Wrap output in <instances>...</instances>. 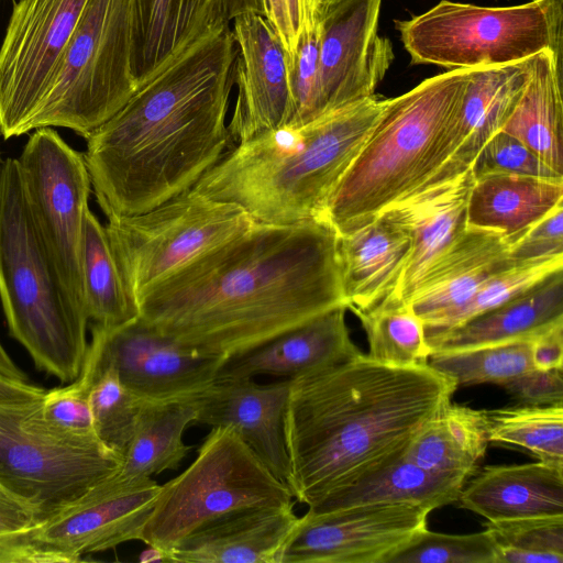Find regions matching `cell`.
<instances>
[{
	"instance_id": "obj_13",
	"label": "cell",
	"mask_w": 563,
	"mask_h": 563,
	"mask_svg": "<svg viewBox=\"0 0 563 563\" xmlns=\"http://www.w3.org/2000/svg\"><path fill=\"white\" fill-rule=\"evenodd\" d=\"M89 0H19L0 47V135L29 133Z\"/></svg>"
},
{
	"instance_id": "obj_45",
	"label": "cell",
	"mask_w": 563,
	"mask_h": 563,
	"mask_svg": "<svg viewBox=\"0 0 563 563\" xmlns=\"http://www.w3.org/2000/svg\"><path fill=\"white\" fill-rule=\"evenodd\" d=\"M265 3L266 18L292 62L301 34L320 22L319 1L265 0Z\"/></svg>"
},
{
	"instance_id": "obj_53",
	"label": "cell",
	"mask_w": 563,
	"mask_h": 563,
	"mask_svg": "<svg viewBox=\"0 0 563 563\" xmlns=\"http://www.w3.org/2000/svg\"><path fill=\"white\" fill-rule=\"evenodd\" d=\"M0 374L3 376L18 380V382H29L27 376L13 363L11 357L8 355L5 350L2 347L0 343Z\"/></svg>"
},
{
	"instance_id": "obj_33",
	"label": "cell",
	"mask_w": 563,
	"mask_h": 563,
	"mask_svg": "<svg viewBox=\"0 0 563 563\" xmlns=\"http://www.w3.org/2000/svg\"><path fill=\"white\" fill-rule=\"evenodd\" d=\"M196 410L188 400H143L132 439L112 477L119 482L152 478L177 470L188 454L183 435L195 422Z\"/></svg>"
},
{
	"instance_id": "obj_14",
	"label": "cell",
	"mask_w": 563,
	"mask_h": 563,
	"mask_svg": "<svg viewBox=\"0 0 563 563\" xmlns=\"http://www.w3.org/2000/svg\"><path fill=\"white\" fill-rule=\"evenodd\" d=\"M223 360L185 349L137 317L115 328L92 324L79 377L91 386L111 371L142 400H185L216 379Z\"/></svg>"
},
{
	"instance_id": "obj_51",
	"label": "cell",
	"mask_w": 563,
	"mask_h": 563,
	"mask_svg": "<svg viewBox=\"0 0 563 563\" xmlns=\"http://www.w3.org/2000/svg\"><path fill=\"white\" fill-rule=\"evenodd\" d=\"M45 393L43 387L13 380L0 374V402H32L42 399Z\"/></svg>"
},
{
	"instance_id": "obj_55",
	"label": "cell",
	"mask_w": 563,
	"mask_h": 563,
	"mask_svg": "<svg viewBox=\"0 0 563 563\" xmlns=\"http://www.w3.org/2000/svg\"><path fill=\"white\" fill-rule=\"evenodd\" d=\"M2 164H3V161H2V157H1V151H0V172H1V168H2Z\"/></svg>"
},
{
	"instance_id": "obj_46",
	"label": "cell",
	"mask_w": 563,
	"mask_h": 563,
	"mask_svg": "<svg viewBox=\"0 0 563 563\" xmlns=\"http://www.w3.org/2000/svg\"><path fill=\"white\" fill-rule=\"evenodd\" d=\"M563 256V203L520 234L509 246L514 263Z\"/></svg>"
},
{
	"instance_id": "obj_7",
	"label": "cell",
	"mask_w": 563,
	"mask_h": 563,
	"mask_svg": "<svg viewBox=\"0 0 563 563\" xmlns=\"http://www.w3.org/2000/svg\"><path fill=\"white\" fill-rule=\"evenodd\" d=\"M562 21L563 0L501 8L442 0L395 27L412 64L451 70L508 65L545 49L562 57Z\"/></svg>"
},
{
	"instance_id": "obj_10",
	"label": "cell",
	"mask_w": 563,
	"mask_h": 563,
	"mask_svg": "<svg viewBox=\"0 0 563 563\" xmlns=\"http://www.w3.org/2000/svg\"><path fill=\"white\" fill-rule=\"evenodd\" d=\"M107 219L109 242L135 305L146 289L255 223L239 205L191 189L145 212Z\"/></svg>"
},
{
	"instance_id": "obj_35",
	"label": "cell",
	"mask_w": 563,
	"mask_h": 563,
	"mask_svg": "<svg viewBox=\"0 0 563 563\" xmlns=\"http://www.w3.org/2000/svg\"><path fill=\"white\" fill-rule=\"evenodd\" d=\"M354 313L366 333L369 358L399 367L428 363L431 350L424 323L408 305L382 301Z\"/></svg>"
},
{
	"instance_id": "obj_2",
	"label": "cell",
	"mask_w": 563,
	"mask_h": 563,
	"mask_svg": "<svg viewBox=\"0 0 563 563\" xmlns=\"http://www.w3.org/2000/svg\"><path fill=\"white\" fill-rule=\"evenodd\" d=\"M235 56L225 24L140 86L86 139L84 158L106 217L139 214L190 190L232 146Z\"/></svg>"
},
{
	"instance_id": "obj_54",
	"label": "cell",
	"mask_w": 563,
	"mask_h": 563,
	"mask_svg": "<svg viewBox=\"0 0 563 563\" xmlns=\"http://www.w3.org/2000/svg\"><path fill=\"white\" fill-rule=\"evenodd\" d=\"M318 1L320 4V8H321V12H322L325 8L332 5L341 0H318Z\"/></svg>"
},
{
	"instance_id": "obj_5",
	"label": "cell",
	"mask_w": 563,
	"mask_h": 563,
	"mask_svg": "<svg viewBox=\"0 0 563 563\" xmlns=\"http://www.w3.org/2000/svg\"><path fill=\"white\" fill-rule=\"evenodd\" d=\"M468 74L470 69L446 70L386 99L319 217L338 235L368 224L421 189L450 158Z\"/></svg>"
},
{
	"instance_id": "obj_39",
	"label": "cell",
	"mask_w": 563,
	"mask_h": 563,
	"mask_svg": "<svg viewBox=\"0 0 563 563\" xmlns=\"http://www.w3.org/2000/svg\"><path fill=\"white\" fill-rule=\"evenodd\" d=\"M497 563H563V516L487 521Z\"/></svg>"
},
{
	"instance_id": "obj_3",
	"label": "cell",
	"mask_w": 563,
	"mask_h": 563,
	"mask_svg": "<svg viewBox=\"0 0 563 563\" xmlns=\"http://www.w3.org/2000/svg\"><path fill=\"white\" fill-rule=\"evenodd\" d=\"M457 387L429 363L390 366L363 353L290 379L284 427L294 498L314 506L404 455Z\"/></svg>"
},
{
	"instance_id": "obj_56",
	"label": "cell",
	"mask_w": 563,
	"mask_h": 563,
	"mask_svg": "<svg viewBox=\"0 0 563 563\" xmlns=\"http://www.w3.org/2000/svg\"><path fill=\"white\" fill-rule=\"evenodd\" d=\"M530 1H534V0H530Z\"/></svg>"
},
{
	"instance_id": "obj_4",
	"label": "cell",
	"mask_w": 563,
	"mask_h": 563,
	"mask_svg": "<svg viewBox=\"0 0 563 563\" xmlns=\"http://www.w3.org/2000/svg\"><path fill=\"white\" fill-rule=\"evenodd\" d=\"M385 102L373 95L303 125H284L232 145L191 190L236 203L260 223L317 219Z\"/></svg>"
},
{
	"instance_id": "obj_40",
	"label": "cell",
	"mask_w": 563,
	"mask_h": 563,
	"mask_svg": "<svg viewBox=\"0 0 563 563\" xmlns=\"http://www.w3.org/2000/svg\"><path fill=\"white\" fill-rule=\"evenodd\" d=\"M89 401L97 439L123 457L143 400L129 390L113 372L106 371L91 385Z\"/></svg>"
},
{
	"instance_id": "obj_30",
	"label": "cell",
	"mask_w": 563,
	"mask_h": 563,
	"mask_svg": "<svg viewBox=\"0 0 563 563\" xmlns=\"http://www.w3.org/2000/svg\"><path fill=\"white\" fill-rule=\"evenodd\" d=\"M528 63L527 85L500 131L563 175L562 57L545 49Z\"/></svg>"
},
{
	"instance_id": "obj_15",
	"label": "cell",
	"mask_w": 563,
	"mask_h": 563,
	"mask_svg": "<svg viewBox=\"0 0 563 563\" xmlns=\"http://www.w3.org/2000/svg\"><path fill=\"white\" fill-rule=\"evenodd\" d=\"M430 509L406 504L366 505L298 517L277 563H387L427 529Z\"/></svg>"
},
{
	"instance_id": "obj_6",
	"label": "cell",
	"mask_w": 563,
	"mask_h": 563,
	"mask_svg": "<svg viewBox=\"0 0 563 563\" xmlns=\"http://www.w3.org/2000/svg\"><path fill=\"white\" fill-rule=\"evenodd\" d=\"M0 299L12 338L35 365L75 380L87 350L88 316L71 299L35 228L16 158L0 172Z\"/></svg>"
},
{
	"instance_id": "obj_16",
	"label": "cell",
	"mask_w": 563,
	"mask_h": 563,
	"mask_svg": "<svg viewBox=\"0 0 563 563\" xmlns=\"http://www.w3.org/2000/svg\"><path fill=\"white\" fill-rule=\"evenodd\" d=\"M380 4L341 0L321 12L320 117L375 95L388 71L395 55L378 34Z\"/></svg>"
},
{
	"instance_id": "obj_38",
	"label": "cell",
	"mask_w": 563,
	"mask_h": 563,
	"mask_svg": "<svg viewBox=\"0 0 563 563\" xmlns=\"http://www.w3.org/2000/svg\"><path fill=\"white\" fill-rule=\"evenodd\" d=\"M560 269H563V256L512 264L492 276L459 307L424 322L426 335L459 327L505 303Z\"/></svg>"
},
{
	"instance_id": "obj_11",
	"label": "cell",
	"mask_w": 563,
	"mask_h": 563,
	"mask_svg": "<svg viewBox=\"0 0 563 563\" xmlns=\"http://www.w3.org/2000/svg\"><path fill=\"white\" fill-rule=\"evenodd\" d=\"M37 401L0 402V486L44 520L114 474L122 457L97 438L52 432L35 413Z\"/></svg>"
},
{
	"instance_id": "obj_29",
	"label": "cell",
	"mask_w": 563,
	"mask_h": 563,
	"mask_svg": "<svg viewBox=\"0 0 563 563\" xmlns=\"http://www.w3.org/2000/svg\"><path fill=\"white\" fill-rule=\"evenodd\" d=\"M563 203V178L514 174L474 178L466 207L468 227L496 231L510 243Z\"/></svg>"
},
{
	"instance_id": "obj_31",
	"label": "cell",
	"mask_w": 563,
	"mask_h": 563,
	"mask_svg": "<svg viewBox=\"0 0 563 563\" xmlns=\"http://www.w3.org/2000/svg\"><path fill=\"white\" fill-rule=\"evenodd\" d=\"M466 482L461 476L423 468L401 455L308 509L329 512L366 505L406 504L432 511L457 503Z\"/></svg>"
},
{
	"instance_id": "obj_9",
	"label": "cell",
	"mask_w": 563,
	"mask_h": 563,
	"mask_svg": "<svg viewBox=\"0 0 563 563\" xmlns=\"http://www.w3.org/2000/svg\"><path fill=\"white\" fill-rule=\"evenodd\" d=\"M135 90L131 0H89L29 132L59 126L87 139Z\"/></svg>"
},
{
	"instance_id": "obj_52",
	"label": "cell",
	"mask_w": 563,
	"mask_h": 563,
	"mask_svg": "<svg viewBox=\"0 0 563 563\" xmlns=\"http://www.w3.org/2000/svg\"><path fill=\"white\" fill-rule=\"evenodd\" d=\"M223 10L227 21L232 20L241 14L256 13L266 16L265 0H222Z\"/></svg>"
},
{
	"instance_id": "obj_22",
	"label": "cell",
	"mask_w": 563,
	"mask_h": 563,
	"mask_svg": "<svg viewBox=\"0 0 563 563\" xmlns=\"http://www.w3.org/2000/svg\"><path fill=\"white\" fill-rule=\"evenodd\" d=\"M225 24L230 23L222 0H131V73L136 89Z\"/></svg>"
},
{
	"instance_id": "obj_23",
	"label": "cell",
	"mask_w": 563,
	"mask_h": 563,
	"mask_svg": "<svg viewBox=\"0 0 563 563\" xmlns=\"http://www.w3.org/2000/svg\"><path fill=\"white\" fill-rule=\"evenodd\" d=\"M298 517L294 506L254 507L223 516L166 553L167 562L277 563Z\"/></svg>"
},
{
	"instance_id": "obj_25",
	"label": "cell",
	"mask_w": 563,
	"mask_h": 563,
	"mask_svg": "<svg viewBox=\"0 0 563 563\" xmlns=\"http://www.w3.org/2000/svg\"><path fill=\"white\" fill-rule=\"evenodd\" d=\"M528 59L470 69L459 113L456 148L421 189L451 180L471 168L478 152L501 130L517 104L529 78Z\"/></svg>"
},
{
	"instance_id": "obj_24",
	"label": "cell",
	"mask_w": 563,
	"mask_h": 563,
	"mask_svg": "<svg viewBox=\"0 0 563 563\" xmlns=\"http://www.w3.org/2000/svg\"><path fill=\"white\" fill-rule=\"evenodd\" d=\"M510 241L487 229L466 227L422 277L405 305L424 322L465 302L485 282L516 264Z\"/></svg>"
},
{
	"instance_id": "obj_27",
	"label": "cell",
	"mask_w": 563,
	"mask_h": 563,
	"mask_svg": "<svg viewBox=\"0 0 563 563\" xmlns=\"http://www.w3.org/2000/svg\"><path fill=\"white\" fill-rule=\"evenodd\" d=\"M460 507L490 522L563 516V470L538 461L487 466L464 485Z\"/></svg>"
},
{
	"instance_id": "obj_42",
	"label": "cell",
	"mask_w": 563,
	"mask_h": 563,
	"mask_svg": "<svg viewBox=\"0 0 563 563\" xmlns=\"http://www.w3.org/2000/svg\"><path fill=\"white\" fill-rule=\"evenodd\" d=\"M91 386L79 376L66 387L46 390L35 405V413L44 427L73 439L97 438L89 401Z\"/></svg>"
},
{
	"instance_id": "obj_21",
	"label": "cell",
	"mask_w": 563,
	"mask_h": 563,
	"mask_svg": "<svg viewBox=\"0 0 563 563\" xmlns=\"http://www.w3.org/2000/svg\"><path fill=\"white\" fill-rule=\"evenodd\" d=\"M473 181L470 168L451 180L408 196L382 213L405 228L411 238L410 254L399 283L384 301L406 303L426 273L464 232Z\"/></svg>"
},
{
	"instance_id": "obj_32",
	"label": "cell",
	"mask_w": 563,
	"mask_h": 563,
	"mask_svg": "<svg viewBox=\"0 0 563 563\" xmlns=\"http://www.w3.org/2000/svg\"><path fill=\"white\" fill-rule=\"evenodd\" d=\"M485 410L451 401L419 429L404 456L429 471L470 479L488 445Z\"/></svg>"
},
{
	"instance_id": "obj_26",
	"label": "cell",
	"mask_w": 563,
	"mask_h": 563,
	"mask_svg": "<svg viewBox=\"0 0 563 563\" xmlns=\"http://www.w3.org/2000/svg\"><path fill=\"white\" fill-rule=\"evenodd\" d=\"M411 250L408 231L385 214L338 235V261L346 308L366 311L390 297Z\"/></svg>"
},
{
	"instance_id": "obj_50",
	"label": "cell",
	"mask_w": 563,
	"mask_h": 563,
	"mask_svg": "<svg viewBox=\"0 0 563 563\" xmlns=\"http://www.w3.org/2000/svg\"><path fill=\"white\" fill-rule=\"evenodd\" d=\"M533 368H563V321L558 322L532 340Z\"/></svg>"
},
{
	"instance_id": "obj_1",
	"label": "cell",
	"mask_w": 563,
	"mask_h": 563,
	"mask_svg": "<svg viewBox=\"0 0 563 563\" xmlns=\"http://www.w3.org/2000/svg\"><path fill=\"white\" fill-rule=\"evenodd\" d=\"M136 306L144 324L185 349L242 353L346 307L338 234L320 218L255 222L146 289Z\"/></svg>"
},
{
	"instance_id": "obj_20",
	"label": "cell",
	"mask_w": 563,
	"mask_h": 563,
	"mask_svg": "<svg viewBox=\"0 0 563 563\" xmlns=\"http://www.w3.org/2000/svg\"><path fill=\"white\" fill-rule=\"evenodd\" d=\"M346 310L344 306L333 308L257 346L225 357L216 379L258 375L294 379L361 354L350 336Z\"/></svg>"
},
{
	"instance_id": "obj_41",
	"label": "cell",
	"mask_w": 563,
	"mask_h": 563,
	"mask_svg": "<svg viewBox=\"0 0 563 563\" xmlns=\"http://www.w3.org/2000/svg\"><path fill=\"white\" fill-rule=\"evenodd\" d=\"M387 563H497V549L487 528L470 534L439 533L427 528Z\"/></svg>"
},
{
	"instance_id": "obj_19",
	"label": "cell",
	"mask_w": 563,
	"mask_h": 563,
	"mask_svg": "<svg viewBox=\"0 0 563 563\" xmlns=\"http://www.w3.org/2000/svg\"><path fill=\"white\" fill-rule=\"evenodd\" d=\"M289 386L290 379L265 385L253 378L214 379L186 400L196 410L195 422L230 428L288 486L284 417Z\"/></svg>"
},
{
	"instance_id": "obj_37",
	"label": "cell",
	"mask_w": 563,
	"mask_h": 563,
	"mask_svg": "<svg viewBox=\"0 0 563 563\" xmlns=\"http://www.w3.org/2000/svg\"><path fill=\"white\" fill-rule=\"evenodd\" d=\"M532 339H522L476 349L439 352L429 365L452 378L457 386L496 384L503 386L533 368Z\"/></svg>"
},
{
	"instance_id": "obj_18",
	"label": "cell",
	"mask_w": 563,
	"mask_h": 563,
	"mask_svg": "<svg viewBox=\"0 0 563 563\" xmlns=\"http://www.w3.org/2000/svg\"><path fill=\"white\" fill-rule=\"evenodd\" d=\"M159 490L161 485L152 478L119 482L109 476L40 521L33 533L51 548L80 561L85 553L141 540Z\"/></svg>"
},
{
	"instance_id": "obj_47",
	"label": "cell",
	"mask_w": 563,
	"mask_h": 563,
	"mask_svg": "<svg viewBox=\"0 0 563 563\" xmlns=\"http://www.w3.org/2000/svg\"><path fill=\"white\" fill-rule=\"evenodd\" d=\"M501 387L520 405L563 404V368H532Z\"/></svg>"
},
{
	"instance_id": "obj_28",
	"label": "cell",
	"mask_w": 563,
	"mask_h": 563,
	"mask_svg": "<svg viewBox=\"0 0 563 563\" xmlns=\"http://www.w3.org/2000/svg\"><path fill=\"white\" fill-rule=\"evenodd\" d=\"M562 271L459 327L426 335L431 354L532 339L563 321Z\"/></svg>"
},
{
	"instance_id": "obj_12",
	"label": "cell",
	"mask_w": 563,
	"mask_h": 563,
	"mask_svg": "<svg viewBox=\"0 0 563 563\" xmlns=\"http://www.w3.org/2000/svg\"><path fill=\"white\" fill-rule=\"evenodd\" d=\"M16 159L37 233L65 289L86 312L81 244L92 187L84 154L53 128H42Z\"/></svg>"
},
{
	"instance_id": "obj_44",
	"label": "cell",
	"mask_w": 563,
	"mask_h": 563,
	"mask_svg": "<svg viewBox=\"0 0 563 563\" xmlns=\"http://www.w3.org/2000/svg\"><path fill=\"white\" fill-rule=\"evenodd\" d=\"M471 170L474 178L496 174H514L543 178H563L529 147L499 131L478 152Z\"/></svg>"
},
{
	"instance_id": "obj_34",
	"label": "cell",
	"mask_w": 563,
	"mask_h": 563,
	"mask_svg": "<svg viewBox=\"0 0 563 563\" xmlns=\"http://www.w3.org/2000/svg\"><path fill=\"white\" fill-rule=\"evenodd\" d=\"M81 280L85 309L92 324L109 329L139 317L115 262L106 225L90 209L84 222Z\"/></svg>"
},
{
	"instance_id": "obj_17",
	"label": "cell",
	"mask_w": 563,
	"mask_h": 563,
	"mask_svg": "<svg viewBox=\"0 0 563 563\" xmlns=\"http://www.w3.org/2000/svg\"><path fill=\"white\" fill-rule=\"evenodd\" d=\"M232 23L238 91L228 130L235 145L288 124L294 101L291 62L267 18L245 13Z\"/></svg>"
},
{
	"instance_id": "obj_36",
	"label": "cell",
	"mask_w": 563,
	"mask_h": 563,
	"mask_svg": "<svg viewBox=\"0 0 563 563\" xmlns=\"http://www.w3.org/2000/svg\"><path fill=\"white\" fill-rule=\"evenodd\" d=\"M488 441L528 450L563 470V404L485 410Z\"/></svg>"
},
{
	"instance_id": "obj_8",
	"label": "cell",
	"mask_w": 563,
	"mask_h": 563,
	"mask_svg": "<svg viewBox=\"0 0 563 563\" xmlns=\"http://www.w3.org/2000/svg\"><path fill=\"white\" fill-rule=\"evenodd\" d=\"M294 506V496L228 427H212L197 457L161 485L141 541L166 553L206 525L254 507Z\"/></svg>"
},
{
	"instance_id": "obj_43",
	"label": "cell",
	"mask_w": 563,
	"mask_h": 563,
	"mask_svg": "<svg viewBox=\"0 0 563 563\" xmlns=\"http://www.w3.org/2000/svg\"><path fill=\"white\" fill-rule=\"evenodd\" d=\"M320 22L300 36L290 67L294 113L286 125H303L320 117Z\"/></svg>"
},
{
	"instance_id": "obj_48",
	"label": "cell",
	"mask_w": 563,
	"mask_h": 563,
	"mask_svg": "<svg viewBox=\"0 0 563 563\" xmlns=\"http://www.w3.org/2000/svg\"><path fill=\"white\" fill-rule=\"evenodd\" d=\"M78 562L38 540L33 528L0 537V563Z\"/></svg>"
},
{
	"instance_id": "obj_49",
	"label": "cell",
	"mask_w": 563,
	"mask_h": 563,
	"mask_svg": "<svg viewBox=\"0 0 563 563\" xmlns=\"http://www.w3.org/2000/svg\"><path fill=\"white\" fill-rule=\"evenodd\" d=\"M40 521L35 508L0 486V537L29 530Z\"/></svg>"
}]
</instances>
